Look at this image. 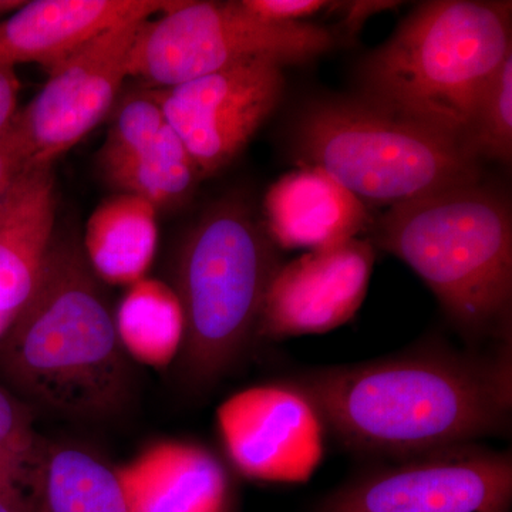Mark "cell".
I'll use <instances>...</instances> for the list:
<instances>
[{
  "label": "cell",
  "instance_id": "cell-1",
  "mask_svg": "<svg viewBox=\"0 0 512 512\" xmlns=\"http://www.w3.org/2000/svg\"><path fill=\"white\" fill-rule=\"evenodd\" d=\"M288 383L343 446L402 460L508 430L512 346L488 353L434 346L322 367Z\"/></svg>",
  "mask_w": 512,
  "mask_h": 512
},
{
  "label": "cell",
  "instance_id": "cell-2",
  "mask_svg": "<svg viewBox=\"0 0 512 512\" xmlns=\"http://www.w3.org/2000/svg\"><path fill=\"white\" fill-rule=\"evenodd\" d=\"M0 386L62 419L106 420L128 406L130 359L77 239L55 234L35 292L0 343Z\"/></svg>",
  "mask_w": 512,
  "mask_h": 512
},
{
  "label": "cell",
  "instance_id": "cell-3",
  "mask_svg": "<svg viewBox=\"0 0 512 512\" xmlns=\"http://www.w3.org/2000/svg\"><path fill=\"white\" fill-rule=\"evenodd\" d=\"M511 55V2H424L360 63L363 101L466 146L478 101Z\"/></svg>",
  "mask_w": 512,
  "mask_h": 512
},
{
  "label": "cell",
  "instance_id": "cell-4",
  "mask_svg": "<svg viewBox=\"0 0 512 512\" xmlns=\"http://www.w3.org/2000/svg\"><path fill=\"white\" fill-rule=\"evenodd\" d=\"M373 227L377 245L416 272L466 338L511 343L512 218L478 184L394 205Z\"/></svg>",
  "mask_w": 512,
  "mask_h": 512
},
{
  "label": "cell",
  "instance_id": "cell-5",
  "mask_svg": "<svg viewBox=\"0 0 512 512\" xmlns=\"http://www.w3.org/2000/svg\"><path fill=\"white\" fill-rule=\"evenodd\" d=\"M278 247L247 204L212 205L185 237L173 288L184 313L180 370L191 386L218 382L255 338Z\"/></svg>",
  "mask_w": 512,
  "mask_h": 512
},
{
  "label": "cell",
  "instance_id": "cell-6",
  "mask_svg": "<svg viewBox=\"0 0 512 512\" xmlns=\"http://www.w3.org/2000/svg\"><path fill=\"white\" fill-rule=\"evenodd\" d=\"M295 141L309 167L370 204L394 207L480 181L478 158L463 143L366 101L312 104Z\"/></svg>",
  "mask_w": 512,
  "mask_h": 512
},
{
  "label": "cell",
  "instance_id": "cell-7",
  "mask_svg": "<svg viewBox=\"0 0 512 512\" xmlns=\"http://www.w3.org/2000/svg\"><path fill=\"white\" fill-rule=\"evenodd\" d=\"M338 37L312 23L271 25L239 2H175L148 19L130 57V77L171 89L251 60L305 64L335 47Z\"/></svg>",
  "mask_w": 512,
  "mask_h": 512
},
{
  "label": "cell",
  "instance_id": "cell-8",
  "mask_svg": "<svg viewBox=\"0 0 512 512\" xmlns=\"http://www.w3.org/2000/svg\"><path fill=\"white\" fill-rule=\"evenodd\" d=\"M511 504V454L473 443L370 471L316 512H511Z\"/></svg>",
  "mask_w": 512,
  "mask_h": 512
},
{
  "label": "cell",
  "instance_id": "cell-9",
  "mask_svg": "<svg viewBox=\"0 0 512 512\" xmlns=\"http://www.w3.org/2000/svg\"><path fill=\"white\" fill-rule=\"evenodd\" d=\"M144 22L106 30L47 72L45 86L15 117L35 167H53L110 116L130 77L131 52Z\"/></svg>",
  "mask_w": 512,
  "mask_h": 512
},
{
  "label": "cell",
  "instance_id": "cell-10",
  "mask_svg": "<svg viewBox=\"0 0 512 512\" xmlns=\"http://www.w3.org/2000/svg\"><path fill=\"white\" fill-rule=\"evenodd\" d=\"M285 92L284 66L258 59L161 90L168 124L201 178L212 177L248 146Z\"/></svg>",
  "mask_w": 512,
  "mask_h": 512
},
{
  "label": "cell",
  "instance_id": "cell-11",
  "mask_svg": "<svg viewBox=\"0 0 512 512\" xmlns=\"http://www.w3.org/2000/svg\"><path fill=\"white\" fill-rule=\"evenodd\" d=\"M217 426L229 461L249 480L306 483L325 456L322 417L289 383L232 394L217 409Z\"/></svg>",
  "mask_w": 512,
  "mask_h": 512
},
{
  "label": "cell",
  "instance_id": "cell-12",
  "mask_svg": "<svg viewBox=\"0 0 512 512\" xmlns=\"http://www.w3.org/2000/svg\"><path fill=\"white\" fill-rule=\"evenodd\" d=\"M375 258L372 241L355 238L279 266L266 291L255 338L322 335L346 325L365 301Z\"/></svg>",
  "mask_w": 512,
  "mask_h": 512
},
{
  "label": "cell",
  "instance_id": "cell-13",
  "mask_svg": "<svg viewBox=\"0 0 512 512\" xmlns=\"http://www.w3.org/2000/svg\"><path fill=\"white\" fill-rule=\"evenodd\" d=\"M175 0H35L0 22V64L52 70L77 47L111 28L147 20Z\"/></svg>",
  "mask_w": 512,
  "mask_h": 512
},
{
  "label": "cell",
  "instance_id": "cell-14",
  "mask_svg": "<svg viewBox=\"0 0 512 512\" xmlns=\"http://www.w3.org/2000/svg\"><path fill=\"white\" fill-rule=\"evenodd\" d=\"M128 512H231L227 467L194 441L163 440L116 466Z\"/></svg>",
  "mask_w": 512,
  "mask_h": 512
},
{
  "label": "cell",
  "instance_id": "cell-15",
  "mask_svg": "<svg viewBox=\"0 0 512 512\" xmlns=\"http://www.w3.org/2000/svg\"><path fill=\"white\" fill-rule=\"evenodd\" d=\"M265 231L276 247L326 251L372 227L365 202L318 167L284 175L264 200Z\"/></svg>",
  "mask_w": 512,
  "mask_h": 512
},
{
  "label": "cell",
  "instance_id": "cell-16",
  "mask_svg": "<svg viewBox=\"0 0 512 512\" xmlns=\"http://www.w3.org/2000/svg\"><path fill=\"white\" fill-rule=\"evenodd\" d=\"M52 165L33 167L0 208V311H20L35 292L55 238Z\"/></svg>",
  "mask_w": 512,
  "mask_h": 512
},
{
  "label": "cell",
  "instance_id": "cell-17",
  "mask_svg": "<svg viewBox=\"0 0 512 512\" xmlns=\"http://www.w3.org/2000/svg\"><path fill=\"white\" fill-rule=\"evenodd\" d=\"M157 242V208L136 195L117 192L90 215L82 248L103 284L130 286L146 278Z\"/></svg>",
  "mask_w": 512,
  "mask_h": 512
},
{
  "label": "cell",
  "instance_id": "cell-18",
  "mask_svg": "<svg viewBox=\"0 0 512 512\" xmlns=\"http://www.w3.org/2000/svg\"><path fill=\"white\" fill-rule=\"evenodd\" d=\"M32 512H128L116 466L69 444L46 441L30 487Z\"/></svg>",
  "mask_w": 512,
  "mask_h": 512
},
{
  "label": "cell",
  "instance_id": "cell-19",
  "mask_svg": "<svg viewBox=\"0 0 512 512\" xmlns=\"http://www.w3.org/2000/svg\"><path fill=\"white\" fill-rule=\"evenodd\" d=\"M117 336L128 359L165 369L178 359L184 340V313L173 286L143 278L127 286L114 311Z\"/></svg>",
  "mask_w": 512,
  "mask_h": 512
},
{
  "label": "cell",
  "instance_id": "cell-20",
  "mask_svg": "<svg viewBox=\"0 0 512 512\" xmlns=\"http://www.w3.org/2000/svg\"><path fill=\"white\" fill-rule=\"evenodd\" d=\"M99 170L117 192L143 198L157 211L185 204L201 180L197 165L170 124L143 151L99 165Z\"/></svg>",
  "mask_w": 512,
  "mask_h": 512
},
{
  "label": "cell",
  "instance_id": "cell-21",
  "mask_svg": "<svg viewBox=\"0 0 512 512\" xmlns=\"http://www.w3.org/2000/svg\"><path fill=\"white\" fill-rule=\"evenodd\" d=\"M36 412L0 386V503L30 511V487L46 440L35 427Z\"/></svg>",
  "mask_w": 512,
  "mask_h": 512
},
{
  "label": "cell",
  "instance_id": "cell-22",
  "mask_svg": "<svg viewBox=\"0 0 512 512\" xmlns=\"http://www.w3.org/2000/svg\"><path fill=\"white\" fill-rule=\"evenodd\" d=\"M168 126L160 89L140 84L121 92L110 114V127L97 165L114 163L134 156L153 144Z\"/></svg>",
  "mask_w": 512,
  "mask_h": 512
},
{
  "label": "cell",
  "instance_id": "cell-23",
  "mask_svg": "<svg viewBox=\"0 0 512 512\" xmlns=\"http://www.w3.org/2000/svg\"><path fill=\"white\" fill-rule=\"evenodd\" d=\"M474 156L510 163L512 157V55L505 59L478 101L466 138Z\"/></svg>",
  "mask_w": 512,
  "mask_h": 512
},
{
  "label": "cell",
  "instance_id": "cell-24",
  "mask_svg": "<svg viewBox=\"0 0 512 512\" xmlns=\"http://www.w3.org/2000/svg\"><path fill=\"white\" fill-rule=\"evenodd\" d=\"M35 167L30 157L28 144L13 120L0 133V208L8 201L20 180Z\"/></svg>",
  "mask_w": 512,
  "mask_h": 512
},
{
  "label": "cell",
  "instance_id": "cell-25",
  "mask_svg": "<svg viewBox=\"0 0 512 512\" xmlns=\"http://www.w3.org/2000/svg\"><path fill=\"white\" fill-rule=\"evenodd\" d=\"M239 3L249 15L271 25L303 23L333 5L323 0H241Z\"/></svg>",
  "mask_w": 512,
  "mask_h": 512
},
{
  "label": "cell",
  "instance_id": "cell-26",
  "mask_svg": "<svg viewBox=\"0 0 512 512\" xmlns=\"http://www.w3.org/2000/svg\"><path fill=\"white\" fill-rule=\"evenodd\" d=\"M20 82L15 67L0 64V133L13 123L18 114Z\"/></svg>",
  "mask_w": 512,
  "mask_h": 512
},
{
  "label": "cell",
  "instance_id": "cell-27",
  "mask_svg": "<svg viewBox=\"0 0 512 512\" xmlns=\"http://www.w3.org/2000/svg\"><path fill=\"white\" fill-rule=\"evenodd\" d=\"M400 3L397 2H345L339 3L338 8L343 12V26L349 32H356L362 28L367 19L372 18L376 13L383 10L396 8Z\"/></svg>",
  "mask_w": 512,
  "mask_h": 512
},
{
  "label": "cell",
  "instance_id": "cell-28",
  "mask_svg": "<svg viewBox=\"0 0 512 512\" xmlns=\"http://www.w3.org/2000/svg\"><path fill=\"white\" fill-rule=\"evenodd\" d=\"M20 311H0V343L8 335L9 330L12 329L13 323L18 319Z\"/></svg>",
  "mask_w": 512,
  "mask_h": 512
},
{
  "label": "cell",
  "instance_id": "cell-29",
  "mask_svg": "<svg viewBox=\"0 0 512 512\" xmlns=\"http://www.w3.org/2000/svg\"><path fill=\"white\" fill-rule=\"evenodd\" d=\"M25 3L23 0H0V22L9 18L12 13L22 8Z\"/></svg>",
  "mask_w": 512,
  "mask_h": 512
},
{
  "label": "cell",
  "instance_id": "cell-30",
  "mask_svg": "<svg viewBox=\"0 0 512 512\" xmlns=\"http://www.w3.org/2000/svg\"><path fill=\"white\" fill-rule=\"evenodd\" d=\"M0 512H13V511L10 510L9 507H6L5 504L0 503Z\"/></svg>",
  "mask_w": 512,
  "mask_h": 512
}]
</instances>
